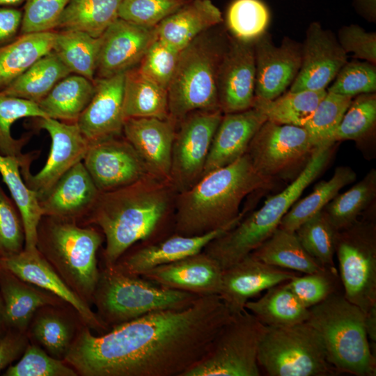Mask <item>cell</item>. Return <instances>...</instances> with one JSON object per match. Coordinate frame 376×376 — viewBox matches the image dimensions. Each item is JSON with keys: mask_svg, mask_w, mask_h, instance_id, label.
Returning <instances> with one entry per match:
<instances>
[{"mask_svg": "<svg viewBox=\"0 0 376 376\" xmlns=\"http://www.w3.org/2000/svg\"><path fill=\"white\" fill-rule=\"evenodd\" d=\"M233 315L219 295L153 311L100 336L83 324L64 361L81 376H183Z\"/></svg>", "mask_w": 376, "mask_h": 376, "instance_id": "6da1fadb", "label": "cell"}, {"mask_svg": "<svg viewBox=\"0 0 376 376\" xmlns=\"http://www.w3.org/2000/svg\"><path fill=\"white\" fill-rule=\"evenodd\" d=\"M176 191L166 180L147 175L123 188L100 193L86 216L104 235V267H112L137 242L160 238L171 214ZM172 215V217H173Z\"/></svg>", "mask_w": 376, "mask_h": 376, "instance_id": "7a4b0ae2", "label": "cell"}, {"mask_svg": "<svg viewBox=\"0 0 376 376\" xmlns=\"http://www.w3.org/2000/svg\"><path fill=\"white\" fill-rule=\"evenodd\" d=\"M274 183V180L257 171L245 153L176 194L173 233L201 235L241 220L246 213L240 212L243 200L254 191L272 188Z\"/></svg>", "mask_w": 376, "mask_h": 376, "instance_id": "3957f363", "label": "cell"}, {"mask_svg": "<svg viewBox=\"0 0 376 376\" xmlns=\"http://www.w3.org/2000/svg\"><path fill=\"white\" fill-rule=\"evenodd\" d=\"M335 143L318 147L286 188L269 198L263 205L245 216L232 228L210 242L203 251L222 269L237 263L260 246L279 227L283 216L303 191L328 165Z\"/></svg>", "mask_w": 376, "mask_h": 376, "instance_id": "277c9868", "label": "cell"}, {"mask_svg": "<svg viewBox=\"0 0 376 376\" xmlns=\"http://www.w3.org/2000/svg\"><path fill=\"white\" fill-rule=\"evenodd\" d=\"M104 239L101 230L92 226L43 216L36 248L66 284L91 305L100 272L97 253Z\"/></svg>", "mask_w": 376, "mask_h": 376, "instance_id": "5b68a950", "label": "cell"}, {"mask_svg": "<svg viewBox=\"0 0 376 376\" xmlns=\"http://www.w3.org/2000/svg\"><path fill=\"white\" fill-rule=\"evenodd\" d=\"M306 321L320 335L329 363L338 373L376 375V356L366 334L365 313L340 290L308 308Z\"/></svg>", "mask_w": 376, "mask_h": 376, "instance_id": "8992f818", "label": "cell"}, {"mask_svg": "<svg viewBox=\"0 0 376 376\" xmlns=\"http://www.w3.org/2000/svg\"><path fill=\"white\" fill-rule=\"evenodd\" d=\"M198 297L162 286L142 276L104 267L92 304L100 320L111 329L153 311L187 307Z\"/></svg>", "mask_w": 376, "mask_h": 376, "instance_id": "52a82bcc", "label": "cell"}, {"mask_svg": "<svg viewBox=\"0 0 376 376\" xmlns=\"http://www.w3.org/2000/svg\"><path fill=\"white\" fill-rule=\"evenodd\" d=\"M226 47L203 33L180 52L167 90L169 118L176 123L196 111L220 110L217 77Z\"/></svg>", "mask_w": 376, "mask_h": 376, "instance_id": "ba28073f", "label": "cell"}, {"mask_svg": "<svg viewBox=\"0 0 376 376\" xmlns=\"http://www.w3.org/2000/svg\"><path fill=\"white\" fill-rule=\"evenodd\" d=\"M258 363L269 376L338 373L328 361L320 335L306 322L288 327H267L259 345Z\"/></svg>", "mask_w": 376, "mask_h": 376, "instance_id": "9c48e42d", "label": "cell"}, {"mask_svg": "<svg viewBox=\"0 0 376 376\" xmlns=\"http://www.w3.org/2000/svg\"><path fill=\"white\" fill-rule=\"evenodd\" d=\"M267 327L246 309L233 315L202 359L183 376H259L260 341Z\"/></svg>", "mask_w": 376, "mask_h": 376, "instance_id": "30bf717a", "label": "cell"}, {"mask_svg": "<svg viewBox=\"0 0 376 376\" xmlns=\"http://www.w3.org/2000/svg\"><path fill=\"white\" fill-rule=\"evenodd\" d=\"M335 255L345 297L366 314L376 307V224L373 215L337 233Z\"/></svg>", "mask_w": 376, "mask_h": 376, "instance_id": "8fae6325", "label": "cell"}, {"mask_svg": "<svg viewBox=\"0 0 376 376\" xmlns=\"http://www.w3.org/2000/svg\"><path fill=\"white\" fill-rule=\"evenodd\" d=\"M317 148L304 127L266 120L246 153L258 172L274 180L304 166Z\"/></svg>", "mask_w": 376, "mask_h": 376, "instance_id": "7c38bea8", "label": "cell"}, {"mask_svg": "<svg viewBox=\"0 0 376 376\" xmlns=\"http://www.w3.org/2000/svg\"><path fill=\"white\" fill-rule=\"evenodd\" d=\"M222 116L220 110L196 111L178 123L169 175V182L177 194L189 189L203 176Z\"/></svg>", "mask_w": 376, "mask_h": 376, "instance_id": "4fadbf2b", "label": "cell"}, {"mask_svg": "<svg viewBox=\"0 0 376 376\" xmlns=\"http://www.w3.org/2000/svg\"><path fill=\"white\" fill-rule=\"evenodd\" d=\"M36 118V126L49 134V153L36 174L31 173L30 166L21 167L20 171L25 183L40 201L64 173L83 160L89 143L75 122H63L49 117Z\"/></svg>", "mask_w": 376, "mask_h": 376, "instance_id": "5bb4252c", "label": "cell"}, {"mask_svg": "<svg viewBox=\"0 0 376 376\" xmlns=\"http://www.w3.org/2000/svg\"><path fill=\"white\" fill-rule=\"evenodd\" d=\"M82 162L101 193L129 186L149 175L136 151L120 136L90 143Z\"/></svg>", "mask_w": 376, "mask_h": 376, "instance_id": "9a60e30c", "label": "cell"}, {"mask_svg": "<svg viewBox=\"0 0 376 376\" xmlns=\"http://www.w3.org/2000/svg\"><path fill=\"white\" fill-rule=\"evenodd\" d=\"M255 82L254 42H244L233 37L226 45L218 71V98L222 113L251 108Z\"/></svg>", "mask_w": 376, "mask_h": 376, "instance_id": "2e32d148", "label": "cell"}, {"mask_svg": "<svg viewBox=\"0 0 376 376\" xmlns=\"http://www.w3.org/2000/svg\"><path fill=\"white\" fill-rule=\"evenodd\" d=\"M0 266L22 280L36 285L70 305L82 322L97 332L104 334L109 327L104 324L91 305L84 301L61 279L38 249L0 257Z\"/></svg>", "mask_w": 376, "mask_h": 376, "instance_id": "e0dca14e", "label": "cell"}, {"mask_svg": "<svg viewBox=\"0 0 376 376\" xmlns=\"http://www.w3.org/2000/svg\"><path fill=\"white\" fill-rule=\"evenodd\" d=\"M255 97L273 100L292 84L302 61V46L288 38L280 46L265 31L254 41Z\"/></svg>", "mask_w": 376, "mask_h": 376, "instance_id": "ac0fdd59", "label": "cell"}, {"mask_svg": "<svg viewBox=\"0 0 376 376\" xmlns=\"http://www.w3.org/2000/svg\"><path fill=\"white\" fill-rule=\"evenodd\" d=\"M346 63L347 54L338 40L319 22H312L302 45L301 67L289 91L326 89Z\"/></svg>", "mask_w": 376, "mask_h": 376, "instance_id": "d6986e66", "label": "cell"}, {"mask_svg": "<svg viewBox=\"0 0 376 376\" xmlns=\"http://www.w3.org/2000/svg\"><path fill=\"white\" fill-rule=\"evenodd\" d=\"M155 38V27L117 18L101 36L97 78L111 77L136 68Z\"/></svg>", "mask_w": 376, "mask_h": 376, "instance_id": "ffe728a7", "label": "cell"}, {"mask_svg": "<svg viewBox=\"0 0 376 376\" xmlns=\"http://www.w3.org/2000/svg\"><path fill=\"white\" fill-rule=\"evenodd\" d=\"M299 274L266 264L249 254L223 269L219 295L230 313L235 315L245 310L246 303L252 297Z\"/></svg>", "mask_w": 376, "mask_h": 376, "instance_id": "44dd1931", "label": "cell"}, {"mask_svg": "<svg viewBox=\"0 0 376 376\" xmlns=\"http://www.w3.org/2000/svg\"><path fill=\"white\" fill-rule=\"evenodd\" d=\"M237 221L204 235L185 236L173 233L126 251L113 267L126 274L141 276L149 270L203 251L214 238L234 227Z\"/></svg>", "mask_w": 376, "mask_h": 376, "instance_id": "7402d4cb", "label": "cell"}, {"mask_svg": "<svg viewBox=\"0 0 376 376\" xmlns=\"http://www.w3.org/2000/svg\"><path fill=\"white\" fill-rule=\"evenodd\" d=\"M177 125L170 118H130L123 134L132 146L149 175L169 182L173 143Z\"/></svg>", "mask_w": 376, "mask_h": 376, "instance_id": "603a6c76", "label": "cell"}, {"mask_svg": "<svg viewBox=\"0 0 376 376\" xmlns=\"http://www.w3.org/2000/svg\"><path fill=\"white\" fill-rule=\"evenodd\" d=\"M125 73L94 79L95 93L76 123L88 143L121 136Z\"/></svg>", "mask_w": 376, "mask_h": 376, "instance_id": "cb8c5ba5", "label": "cell"}, {"mask_svg": "<svg viewBox=\"0 0 376 376\" xmlns=\"http://www.w3.org/2000/svg\"><path fill=\"white\" fill-rule=\"evenodd\" d=\"M223 269L205 252L156 267L143 277L162 286L198 296L219 295Z\"/></svg>", "mask_w": 376, "mask_h": 376, "instance_id": "d4e9b609", "label": "cell"}, {"mask_svg": "<svg viewBox=\"0 0 376 376\" xmlns=\"http://www.w3.org/2000/svg\"><path fill=\"white\" fill-rule=\"evenodd\" d=\"M100 193L81 161L60 178L40 204L43 216L76 221L88 215Z\"/></svg>", "mask_w": 376, "mask_h": 376, "instance_id": "484cf974", "label": "cell"}, {"mask_svg": "<svg viewBox=\"0 0 376 376\" xmlns=\"http://www.w3.org/2000/svg\"><path fill=\"white\" fill-rule=\"evenodd\" d=\"M266 120L265 116L253 107L223 114L212 141L203 176L244 155L253 136Z\"/></svg>", "mask_w": 376, "mask_h": 376, "instance_id": "4316f807", "label": "cell"}, {"mask_svg": "<svg viewBox=\"0 0 376 376\" xmlns=\"http://www.w3.org/2000/svg\"><path fill=\"white\" fill-rule=\"evenodd\" d=\"M0 294L8 329L22 332H26L33 315L41 307L68 305L56 295L22 280L1 266Z\"/></svg>", "mask_w": 376, "mask_h": 376, "instance_id": "83f0119b", "label": "cell"}, {"mask_svg": "<svg viewBox=\"0 0 376 376\" xmlns=\"http://www.w3.org/2000/svg\"><path fill=\"white\" fill-rule=\"evenodd\" d=\"M222 21L221 11L211 0H189L155 26L156 36L167 45L181 51Z\"/></svg>", "mask_w": 376, "mask_h": 376, "instance_id": "f1b7e54d", "label": "cell"}, {"mask_svg": "<svg viewBox=\"0 0 376 376\" xmlns=\"http://www.w3.org/2000/svg\"><path fill=\"white\" fill-rule=\"evenodd\" d=\"M47 305L39 308L26 331L29 340H33L52 357L64 360L74 339L84 324L77 325L76 318L63 306Z\"/></svg>", "mask_w": 376, "mask_h": 376, "instance_id": "f546056e", "label": "cell"}, {"mask_svg": "<svg viewBox=\"0 0 376 376\" xmlns=\"http://www.w3.org/2000/svg\"><path fill=\"white\" fill-rule=\"evenodd\" d=\"M56 31L21 34L0 46V91L53 49Z\"/></svg>", "mask_w": 376, "mask_h": 376, "instance_id": "4dcf8cb0", "label": "cell"}, {"mask_svg": "<svg viewBox=\"0 0 376 376\" xmlns=\"http://www.w3.org/2000/svg\"><path fill=\"white\" fill-rule=\"evenodd\" d=\"M0 174L8 187L21 217L24 231V249L36 250L38 228L43 217L36 192L25 183L19 159L0 154Z\"/></svg>", "mask_w": 376, "mask_h": 376, "instance_id": "1f68e13d", "label": "cell"}, {"mask_svg": "<svg viewBox=\"0 0 376 376\" xmlns=\"http://www.w3.org/2000/svg\"><path fill=\"white\" fill-rule=\"evenodd\" d=\"M245 309L269 327L292 326L307 321L309 310L288 287L287 282L267 289L259 299L248 301Z\"/></svg>", "mask_w": 376, "mask_h": 376, "instance_id": "d6a6232c", "label": "cell"}, {"mask_svg": "<svg viewBox=\"0 0 376 376\" xmlns=\"http://www.w3.org/2000/svg\"><path fill=\"white\" fill-rule=\"evenodd\" d=\"M94 93L93 81L71 73L59 81L38 104L47 117L74 123L86 108Z\"/></svg>", "mask_w": 376, "mask_h": 376, "instance_id": "836d02e7", "label": "cell"}, {"mask_svg": "<svg viewBox=\"0 0 376 376\" xmlns=\"http://www.w3.org/2000/svg\"><path fill=\"white\" fill-rule=\"evenodd\" d=\"M250 254L269 265L297 273L311 274L324 268L307 253L295 232L279 227Z\"/></svg>", "mask_w": 376, "mask_h": 376, "instance_id": "e575fe53", "label": "cell"}, {"mask_svg": "<svg viewBox=\"0 0 376 376\" xmlns=\"http://www.w3.org/2000/svg\"><path fill=\"white\" fill-rule=\"evenodd\" d=\"M123 109L125 120L168 119V91L141 75L136 67L125 73Z\"/></svg>", "mask_w": 376, "mask_h": 376, "instance_id": "d590c367", "label": "cell"}, {"mask_svg": "<svg viewBox=\"0 0 376 376\" xmlns=\"http://www.w3.org/2000/svg\"><path fill=\"white\" fill-rule=\"evenodd\" d=\"M121 0H70L55 29L84 32L100 37L118 18Z\"/></svg>", "mask_w": 376, "mask_h": 376, "instance_id": "8d00e7d4", "label": "cell"}, {"mask_svg": "<svg viewBox=\"0 0 376 376\" xmlns=\"http://www.w3.org/2000/svg\"><path fill=\"white\" fill-rule=\"evenodd\" d=\"M70 74V70L52 51L0 92L38 103L59 81Z\"/></svg>", "mask_w": 376, "mask_h": 376, "instance_id": "74e56055", "label": "cell"}, {"mask_svg": "<svg viewBox=\"0 0 376 376\" xmlns=\"http://www.w3.org/2000/svg\"><path fill=\"white\" fill-rule=\"evenodd\" d=\"M327 93L326 89L289 91L273 100L254 97L252 107L260 111L267 121L304 127Z\"/></svg>", "mask_w": 376, "mask_h": 376, "instance_id": "f35d334b", "label": "cell"}, {"mask_svg": "<svg viewBox=\"0 0 376 376\" xmlns=\"http://www.w3.org/2000/svg\"><path fill=\"white\" fill-rule=\"evenodd\" d=\"M356 178L357 174L351 167H336L329 180L320 181L309 195L294 203L279 227L295 232L303 223L322 211L342 188L354 182Z\"/></svg>", "mask_w": 376, "mask_h": 376, "instance_id": "ab89813d", "label": "cell"}, {"mask_svg": "<svg viewBox=\"0 0 376 376\" xmlns=\"http://www.w3.org/2000/svg\"><path fill=\"white\" fill-rule=\"evenodd\" d=\"M101 45V36L94 38L73 30L56 31L52 51L71 73L94 80Z\"/></svg>", "mask_w": 376, "mask_h": 376, "instance_id": "60d3db41", "label": "cell"}, {"mask_svg": "<svg viewBox=\"0 0 376 376\" xmlns=\"http://www.w3.org/2000/svg\"><path fill=\"white\" fill-rule=\"evenodd\" d=\"M375 197L376 169H372L347 191L338 194L322 210L335 228L340 231L354 224L373 204Z\"/></svg>", "mask_w": 376, "mask_h": 376, "instance_id": "b9f144b4", "label": "cell"}, {"mask_svg": "<svg viewBox=\"0 0 376 376\" xmlns=\"http://www.w3.org/2000/svg\"><path fill=\"white\" fill-rule=\"evenodd\" d=\"M28 117L47 116L38 103L0 92V154L17 157L19 161L20 167L31 164V156L24 155L22 152L29 136L14 139L10 129L15 121Z\"/></svg>", "mask_w": 376, "mask_h": 376, "instance_id": "7bdbcfd3", "label": "cell"}, {"mask_svg": "<svg viewBox=\"0 0 376 376\" xmlns=\"http://www.w3.org/2000/svg\"><path fill=\"white\" fill-rule=\"evenodd\" d=\"M338 230L323 210L303 223L295 231L307 253L323 267L334 268Z\"/></svg>", "mask_w": 376, "mask_h": 376, "instance_id": "ee69618b", "label": "cell"}, {"mask_svg": "<svg viewBox=\"0 0 376 376\" xmlns=\"http://www.w3.org/2000/svg\"><path fill=\"white\" fill-rule=\"evenodd\" d=\"M352 100V97L327 92L320 101L304 126L317 147L336 143V132Z\"/></svg>", "mask_w": 376, "mask_h": 376, "instance_id": "f6af8a7d", "label": "cell"}, {"mask_svg": "<svg viewBox=\"0 0 376 376\" xmlns=\"http://www.w3.org/2000/svg\"><path fill=\"white\" fill-rule=\"evenodd\" d=\"M269 13L260 0H235L226 13V24L233 36L244 42H254L265 31Z\"/></svg>", "mask_w": 376, "mask_h": 376, "instance_id": "bcb514c9", "label": "cell"}, {"mask_svg": "<svg viewBox=\"0 0 376 376\" xmlns=\"http://www.w3.org/2000/svg\"><path fill=\"white\" fill-rule=\"evenodd\" d=\"M352 100L337 129L334 141H362L373 131L376 123V95H357Z\"/></svg>", "mask_w": 376, "mask_h": 376, "instance_id": "7dc6e473", "label": "cell"}, {"mask_svg": "<svg viewBox=\"0 0 376 376\" xmlns=\"http://www.w3.org/2000/svg\"><path fill=\"white\" fill-rule=\"evenodd\" d=\"M3 376H77V372L63 360L49 355L39 345L27 346L17 363L10 365Z\"/></svg>", "mask_w": 376, "mask_h": 376, "instance_id": "c3c4849f", "label": "cell"}, {"mask_svg": "<svg viewBox=\"0 0 376 376\" xmlns=\"http://www.w3.org/2000/svg\"><path fill=\"white\" fill-rule=\"evenodd\" d=\"M340 283L336 267H324L318 272L305 274L304 276L299 274L287 281L294 295L308 308L338 291Z\"/></svg>", "mask_w": 376, "mask_h": 376, "instance_id": "681fc988", "label": "cell"}, {"mask_svg": "<svg viewBox=\"0 0 376 376\" xmlns=\"http://www.w3.org/2000/svg\"><path fill=\"white\" fill-rule=\"evenodd\" d=\"M180 52L156 36L136 68L144 77L167 91L175 70Z\"/></svg>", "mask_w": 376, "mask_h": 376, "instance_id": "f907efd6", "label": "cell"}, {"mask_svg": "<svg viewBox=\"0 0 376 376\" xmlns=\"http://www.w3.org/2000/svg\"><path fill=\"white\" fill-rule=\"evenodd\" d=\"M189 0H121L118 17L136 25L154 28Z\"/></svg>", "mask_w": 376, "mask_h": 376, "instance_id": "816d5d0a", "label": "cell"}, {"mask_svg": "<svg viewBox=\"0 0 376 376\" xmlns=\"http://www.w3.org/2000/svg\"><path fill=\"white\" fill-rule=\"evenodd\" d=\"M335 78L327 92L353 97L376 91L375 65L367 61L347 62Z\"/></svg>", "mask_w": 376, "mask_h": 376, "instance_id": "f5cc1de1", "label": "cell"}, {"mask_svg": "<svg viewBox=\"0 0 376 376\" xmlns=\"http://www.w3.org/2000/svg\"><path fill=\"white\" fill-rule=\"evenodd\" d=\"M70 0H26L21 34L54 31Z\"/></svg>", "mask_w": 376, "mask_h": 376, "instance_id": "db71d44e", "label": "cell"}, {"mask_svg": "<svg viewBox=\"0 0 376 376\" xmlns=\"http://www.w3.org/2000/svg\"><path fill=\"white\" fill-rule=\"evenodd\" d=\"M24 248L21 217L0 187V257L17 253Z\"/></svg>", "mask_w": 376, "mask_h": 376, "instance_id": "11a10c76", "label": "cell"}, {"mask_svg": "<svg viewBox=\"0 0 376 376\" xmlns=\"http://www.w3.org/2000/svg\"><path fill=\"white\" fill-rule=\"evenodd\" d=\"M338 42L344 52L353 57L376 64V34L368 32L358 24L343 26L338 31Z\"/></svg>", "mask_w": 376, "mask_h": 376, "instance_id": "9f6ffc18", "label": "cell"}, {"mask_svg": "<svg viewBox=\"0 0 376 376\" xmlns=\"http://www.w3.org/2000/svg\"><path fill=\"white\" fill-rule=\"evenodd\" d=\"M29 341L26 332L13 329L6 331L0 338V371L21 357Z\"/></svg>", "mask_w": 376, "mask_h": 376, "instance_id": "6f0895ef", "label": "cell"}, {"mask_svg": "<svg viewBox=\"0 0 376 376\" xmlns=\"http://www.w3.org/2000/svg\"><path fill=\"white\" fill-rule=\"evenodd\" d=\"M23 13L13 7H0V45L10 42L21 28Z\"/></svg>", "mask_w": 376, "mask_h": 376, "instance_id": "680465c9", "label": "cell"}, {"mask_svg": "<svg viewBox=\"0 0 376 376\" xmlns=\"http://www.w3.org/2000/svg\"><path fill=\"white\" fill-rule=\"evenodd\" d=\"M357 12L366 20L375 22L376 0H352Z\"/></svg>", "mask_w": 376, "mask_h": 376, "instance_id": "91938a15", "label": "cell"}, {"mask_svg": "<svg viewBox=\"0 0 376 376\" xmlns=\"http://www.w3.org/2000/svg\"><path fill=\"white\" fill-rule=\"evenodd\" d=\"M366 334L372 351L375 354L376 345V307L371 308L365 314Z\"/></svg>", "mask_w": 376, "mask_h": 376, "instance_id": "94428289", "label": "cell"}, {"mask_svg": "<svg viewBox=\"0 0 376 376\" xmlns=\"http://www.w3.org/2000/svg\"><path fill=\"white\" fill-rule=\"evenodd\" d=\"M8 330L3 301L0 294V338Z\"/></svg>", "mask_w": 376, "mask_h": 376, "instance_id": "6125c7cd", "label": "cell"}, {"mask_svg": "<svg viewBox=\"0 0 376 376\" xmlns=\"http://www.w3.org/2000/svg\"><path fill=\"white\" fill-rule=\"evenodd\" d=\"M26 0H0L1 7H16L25 2Z\"/></svg>", "mask_w": 376, "mask_h": 376, "instance_id": "be15d7a7", "label": "cell"}]
</instances>
